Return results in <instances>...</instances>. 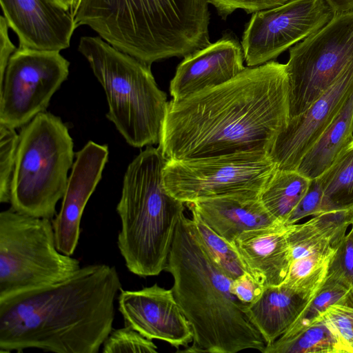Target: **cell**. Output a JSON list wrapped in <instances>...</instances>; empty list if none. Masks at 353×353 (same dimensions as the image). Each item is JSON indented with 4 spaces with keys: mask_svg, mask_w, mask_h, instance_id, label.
Segmentation results:
<instances>
[{
    "mask_svg": "<svg viewBox=\"0 0 353 353\" xmlns=\"http://www.w3.org/2000/svg\"><path fill=\"white\" fill-rule=\"evenodd\" d=\"M334 304H353V297L348 287L327 276L319 290L306 302L294 322L309 323Z\"/></svg>",
    "mask_w": 353,
    "mask_h": 353,
    "instance_id": "83f0119b",
    "label": "cell"
},
{
    "mask_svg": "<svg viewBox=\"0 0 353 353\" xmlns=\"http://www.w3.org/2000/svg\"><path fill=\"white\" fill-rule=\"evenodd\" d=\"M350 226L353 228V214H352V219H351V225Z\"/></svg>",
    "mask_w": 353,
    "mask_h": 353,
    "instance_id": "f35d334b",
    "label": "cell"
},
{
    "mask_svg": "<svg viewBox=\"0 0 353 353\" xmlns=\"http://www.w3.org/2000/svg\"><path fill=\"white\" fill-rule=\"evenodd\" d=\"M19 48L59 51L68 48L77 26L73 12L54 0H0Z\"/></svg>",
    "mask_w": 353,
    "mask_h": 353,
    "instance_id": "9a60e30c",
    "label": "cell"
},
{
    "mask_svg": "<svg viewBox=\"0 0 353 353\" xmlns=\"http://www.w3.org/2000/svg\"><path fill=\"white\" fill-rule=\"evenodd\" d=\"M353 141V93L316 142L302 158L296 170L312 180L321 176Z\"/></svg>",
    "mask_w": 353,
    "mask_h": 353,
    "instance_id": "7402d4cb",
    "label": "cell"
},
{
    "mask_svg": "<svg viewBox=\"0 0 353 353\" xmlns=\"http://www.w3.org/2000/svg\"><path fill=\"white\" fill-rule=\"evenodd\" d=\"M352 214L348 210L330 211L303 223L290 224L288 237L292 260L335 248L347 232Z\"/></svg>",
    "mask_w": 353,
    "mask_h": 353,
    "instance_id": "44dd1931",
    "label": "cell"
},
{
    "mask_svg": "<svg viewBox=\"0 0 353 353\" xmlns=\"http://www.w3.org/2000/svg\"><path fill=\"white\" fill-rule=\"evenodd\" d=\"M102 347L103 353H157L158 351L152 339L128 324L122 328L112 330Z\"/></svg>",
    "mask_w": 353,
    "mask_h": 353,
    "instance_id": "f546056e",
    "label": "cell"
},
{
    "mask_svg": "<svg viewBox=\"0 0 353 353\" xmlns=\"http://www.w3.org/2000/svg\"><path fill=\"white\" fill-rule=\"evenodd\" d=\"M69 65L59 51L17 49L0 80V123L15 129L45 112Z\"/></svg>",
    "mask_w": 353,
    "mask_h": 353,
    "instance_id": "8fae6325",
    "label": "cell"
},
{
    "mask_svg": "<svg viewBox=\"0 0 353 353\" xmlns=\"http://www.w3.org/2000/svg\"><path fill=\"white\" fill-rule=\"evenodd\" d=\"M290 225L279 223L241 233L232 243L246 272L263 287L279 285L289 271Z\"/></svg>",
    "mask_w": 353,
    "mask_h": 353,
    "instance_id": "ac0fdd59",
    "label": "cell"
},
{
    "mask_svg": "<svg viewBox=\"0 0 353 353\" xmlns=\"http://www.w3.org/2000/svg\"><path fill=\"white\" fill-rule=\"evenodd\" d=\"M290 119L285 64L245 67L229 81L168 102L159 148L167 160L270 152Z\"/></svg>",
    "mask_w": 353,
    "mask_h": 353,
    "instance_id": "6da1fadb",
    "label": "cell"
},
{
    "mask_svg": "<svg viewBox=\"0 0 353 353\" xmlns=\"http://www.w3.org/2000/svg\"><path fill=\"white\" fill-rule=\"evenodd\" d=\"M327 276L348 287L353 297V228L351 226L336 245Z\"/></svg>",
    "mask_w": 353,
    "mask_h": 353,
    "instance_id": "4dcf8cb0",
    "label": "cell"
},
{
    "mask_svg": "<svg viewBox=\"0 0 353 353\" xmlns=\"http://www.w3.org/2000/svg\"><path fill=\"white\" fill-rule=\"evenodd\" d=\"M335 15L325 0H289L283 5L253 13L241 41L247 66L273 61L321 29Z\"/></svg>",
    "mask_w": 353,
    "mask_h": 353,
    "instance_id": "7c38bea8",
    "label": "cell"
},
{
    "mask_svg": "<svg viewBox=\"0 0 353 353\" xmlns=\"http://www.w3.org/2000/svg\"><path fill=\"white\" fill-rule=\"evenodd\" d=\"M165 270L173 278L174 298L193 331L192 344L177 352H263L266 343L247 306L231 292L232 279L207 250L192 219L181 216Z\"/></svg>",
    "mask_w": 353,
    "mask_h": 353,
    "instance_id": "3957f363",
    "label": "cell"
},
{
    "mask_svg": "<svg viewBox=\"0 0 353 353\" xmlns=\"http://www.w3.org/2000/svg\"><path fill=\"white\" fill-rule=\"evenodd\" d=\"M310 181L297 170L276 168L262 190L260 199L272 216L285 224L307 191Z\"/></svg>",
    "mask_w": 353,
    "mask_h": 353,
    "instance_id": "cb8c5ba5",
    "label": "cell"
},
{
    "mask_svg": "<svg viewBox=\"0 0 353 353\" xmlns=\"http://www.w3.org/2000/svg\"><path fill=\"white\" fill-rule=\"evenodd\" d=\"M336 14L353 10V0H325Z\"/></svg>",
    "mask_w": 353,
    "mask_h": 353,
    "instance_id": "8d00e7d4",
    "label": "cell"
},
{
    "mask_svg": "<svg viewBox=\"0 0 353 353\" xmlns=\"http://www.w3.org/2000/svg\"><path fill=\"white\" fill-rule=\"evenodd\" d=\"M78 50L105 91L108 119L126 142L134 148L159 144L168 102L151 65L99 37H81Z\"/></svg>",
    "mask_w": 353,
    "mask_h": 353,
    "instance_id": "8992f818",
    "label": "cell"
},
{
    "mask_svg": "<svg viewBox=\"0 0 353 353\" xmlns=\"http://www.w3.org/2000/svg\"><path fill=\"white\" fill-rule=\"evenodd\" d=\"M167 159L159 147L148 145L125 171L117 212L121 228L117 246L128 270L139 276L165 270L184 203L163 183Z\"/></svg>",
    "mask_w": 353,
    "mask_h": 353,
    "instance_id": "5b68a950",
    "label": "cell"
},
{
    "mask_svg": "<svg viewBox=\"0 0 353 353\" xmlns=\"http://www.w3.org/2000/svg\"><path fill=\"white\" fill-rule=\"evenodd\" d=\"M323 190L319 179H312L307 191L290 214L285 224L297 223L298 221L308 216H315L326 212Z\"/></svg>",
    "mask_w": 353,
    "mask_h": 353,
    "instance_id": "d6a6232c",
    "label": "cell"
},
{
    "mask_svg": "<svg viewBox=\"0 0 353 353\" xmlns=\"http://www.w3.org/2000/svg\"><path fill=\"white\" fill-rule=\"evenodd\" d=\"M306 302L283 284L266 286L260 297L248 306L247 311L266 345H269L295 321Z\"/></svg>",
    "mask_w": 353,
    "mask_h": 353,
    "instance_id": "ffe728a7",
    "label": "cell"
},
{
    "mask_svg": "<svg viewBox=\"0 0 353 353\" xmlns=\"http://www.w3.org/2000/svg\"><path fill=\"white\" fill-rule=\"evenodd\" d=\"M19 134L15 129L0 123V201L10 200L11 184L15 168Z\"/></svg>",
    "mask_w": 353,
    "mask_h": 353,
    "instance_id": "f1b7e54d",
    "label": "cell"
},
{
    "mask_svg": "<svg viewBox=\"0 0 353 353\" xmlns=\"http://www.w3.org/2000/svg\"><path fill=\"white\" fill-rule=\"evenodd\" d=\"M108 148L89 141L76 153L59 212L52 220L57 248L72 256L78 245L84 208L101 180Z\"/></svg>",
    "mask_w": 353,
    "mask_h": 353,
    "instance_id": "2e32d148",
    "label": "cell"
},
{
    "mask_svg": "<svg viewBox=\"0 0 353 353\" xmlns=\"http://www.w3.org/2000/svg\"><path fill=\"white\" fill-rule=\"evenodd\" d=\"M81 268L57 248L52 220L0 213V300L62 281Z\"/></svg>",
    "mask_w": 353,
    "mask_h": 353,
    "instance_id": "ba28073f",
    "label": "cell"
},
{
    "mask_svg": "<svg viewBox=\"0 0 353 353\" xmlns=\"http://www.w3.org/2000/svg\"><path fill=\"white\" fill-rule=\"evenodd\" d=\"M208 0H77L78 28L88 26L107 43L151 65L185 57L208 44Z\"/></svg>",
    "mask_w": 353,
    "mask_h": 353,
    "instance_id": "277c9868",
    "label": "cell"
},
{
    "mask_svg": "<svg viewBox=\"0 0 353 353\" xmlns=\"http://www.w3.org/2000/svg\"><path fill=\"white\" fill-rule=\"evenodd\" d=\"M231 245L243 232L281 223L266 210L259 194H236L186 203Z\"/></svg>",
    "mask_w": 353,
    "mask_h": 353,
    "instance_id": "d6986e66",
    "label": "cell"
},
{
    "mask_svg": "<svg viewBox=\"0 0 353 353\" xmlns=\"http://www.w3.org/2000/svg\"><path fill=\"white\" fill-rule=\"evenodd\" d=\"M353 60V10L336 14L290 49V118L304 112Z\"/></svg>",
    "mask_w": 353,
    "mask_h": 353,
    "instance_id": "30bf717a",
    "label": "cell"
},
{
    "mask_svg": "<svg viewBox=\"0 0 353 353\" xmlns=\"http://www.w3.org/2000/svg\"><path fill=\"white\" fill-rule=\"evenodd\" d=\"M319 180L327 212L348 210L353 212V141Z\"/></svg>",
    "mask_w": 353,
    "mask_h": 353,
    "instance_id": "d4e9b609",
    "label": "cell"
},
{
    "mask_svg": "<svg viewBox=\"0 0 353 353\" xmlns=\"http://www.w3.org/2000/svg\"><path fill=\"white\" fill-rule=\"evenodd\" d=\"M335 330L346 353H353V304H334L320 314Z\"/></svg>",
    "mask_w": 353,
    "mask_h": 353,
    "instance_id": "1f68e13d",
    "label": "cell"
},
{
    "mask_svg": "<svg viewBox=\"0 0 353 353\" xmlns=\"http://www.w3.org/2000/svg\"><path fill=\"white\" fill-rule=\"evenodd\" d=\"M192 219L210 254L232 280L245 273L243 265L234 247L216 233L194 211Z\"/></svg>",
    "mask_w": 353,
    "mask_h": 353,
    "instance_id": "4316f807",
    "label": "cell"
},
{
    "mask_svg": "<svg viewBox=\"0 0 353 353\" xmlns=\"http://www.w3.org/2000/svg\"><path fill=\"white\" fill-rule=\"evenodd\" d=\"M263 353H346L334 327L321 315L309 323L294 322Z\"/></svg>",
    "mask_w": 353,
    "mask_h": 353,
    "instance_id": "603a6c76",
    "label": "cell"
},
{
    "mask_svg": "<svg viewBox=\"0 0 353 353\" xmlns=\"http://www.w3.org/2000/svg\"><path fill=\"white\" fill-rule=\"evenodd\" d=\"M63 8L73 12L77 0H54Z\"/></svg>",
    "mask_w": 353,
    "mask_h": 353,
    "instance_id": "74e56055",
    "label": "cell"
},
{
    "mask_svg": "<svg viewBox=\"0 0 353 353\" xmlns=\"http://www.w3.org/2000/svg\"><path fill=\"white\" fill-rule=\"evenodd\" d=\"M264 288L245 272L232 280L230 289L235 296L248 307L260 297Z\"/></svg>",
    "mask_w": 353,
    "mask_h": 353,
    "instance_id": "e575fe53",
    "label": "cell"
},
{
    "mask_svg": "<svg viewBox=\"0 0 353 353\" xmlns=\"http://www.w3.org/2000/svg\"><path fill=\"white\" fill-rule=\"evenodd\" d=\"M336 250L293 260L281 284L308 301L325 283Z\"/></svg>",
    "mask_w": 353,
    "mask_h": 353,
    "instance_id": "484cf974",
    "label": "cell"
},
{
    "mask_svg": "<svg viewBox=\"0 0 353 353\" xmlns=\"http://www.w3.org/2000/svg\"><path fill=\"white\" fill-rule=\"evenodd\" d=\"M73 148L68 128L57 116L41 112L23 125L11 184V208L52 220L68 185Z\"/></svg>",
    "mask_w": 353,
    "mask_h": 353,
    "instance_id": "52a82bcc",
    "label": "cell"
},
{
    "mask_svg": "<svg viewBox=\"0 0 353 353\" xmlns=\"http://www.w3.org/2000/svg\"><path fill=\"white\" fill-rule=\"evenodd\" d=\"M121 290L114 266L93 264L62 281L0 300V352H99L113 330Z\"/></svg>",
    "mask_w": 353,
    "mask_h": 353,
    "instance_id": "7a4b0ae2",
    "label": "cell"
},
{
    "mask_svg": "<svg viewBox=\"0 0 353 353\" xmlns=\"http://www.w3.org/2000/svg\"><path fill=\"white\" fill-rule=\"evenodd\" d=\"M289 0H208L219 14L225 18L237 9L254 13L284 4Z\"/></svg>",
    "mask_w": 353,
    "mask_h": 353,
    "instance_id": "836d02e7",
    "label": "cell"
},
{
    "mask_svg": "<svg viewBox=\"0 0 353 353\" xmlns=\"http://www.w3.org/2000/svg\"><path fill=\"white\" fill-rule=\"evenodd\" d=\"M276 168L269 153L259 151L167 160L163 183L184 203L236 194H260Z\"/></svg>",
    "mask_w": 353,
    "mask_h": 353,
    "instance_id": "9c48e42d",
    "label": "cell"
},
{
    "mask_svg": "<svg viewBox=\"0 0 353 353\" xmlns=\"http://www.w3.org/2000/svg\"><path fill=\"white\" fill-rule=\"evenodd\" d=\"M118 304L125 323L148 339L165 341L176 349L186 348L193 341L192 326L172 289L157 283L139 290L121 289Z\"/></svg>",
    "mask_w": 353,
    "mask_h": 353,
    "instance_id": "5bb4252c",
    "label": "cell"
},
{
    "mask_svg": "<svg viewBox=\"0 0 353 353\" xmlns=\"http://www.w3.org/2000/svg\"><path fill=\"white\" fill-rule=\"evenodd\" d=\"M9 26L3 16L0 17V80L3 78L8 63L17 50L8 35Z\"/></svg>",
    "mask_w": 353,
    "mask_h": 353,
    "instance_id": "d590c367",
    "label": "cell"
},
{
    "mask_svg": "<svg viewBox=\"0 0 353 353\" xmlns=\"http://www.w3.org/2000/svg\"><path fill=\"white\" fill-rule=\"evenodd\" d=\"M353 93V60L337 80L302 114L290 118L269 152L278 169L296 170L302 158Z\"/></svg>",
    "mask_w": 353,
    "mask_h": 353,
    "instance_id": "4fadbf2b",
    "label": "cell"
},
{
    "mask_svg": "<svg viewBox=\"0 0 353 353\" xmlns=\"http://www.w3.org/2000/svg\"><path fill=\"white\" fill-rule=\"evenodd\" d=\"M244 60L241 44L228 34L187 55L170 83L172 100L229 81L245 68Z\"/></svg>",
    "mask_w": 353,
    "mask_h": 353,
    "instance_id": "e0dca14e",
    "label": "cell"
}]
</instances>
